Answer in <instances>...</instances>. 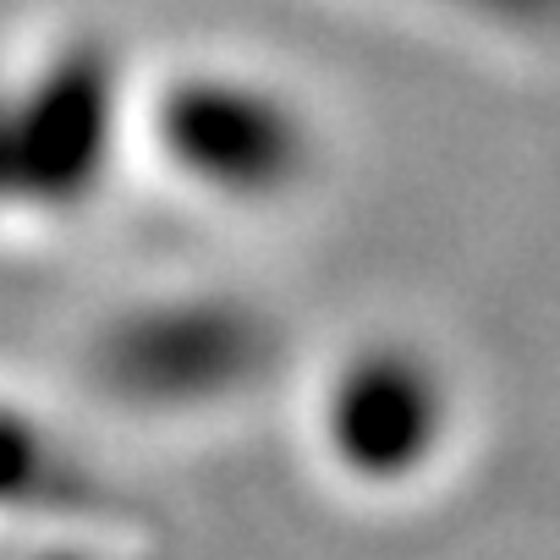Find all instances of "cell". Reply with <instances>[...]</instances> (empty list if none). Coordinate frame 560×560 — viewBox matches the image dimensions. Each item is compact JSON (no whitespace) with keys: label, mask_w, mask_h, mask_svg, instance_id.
<instances>
[{"label":"cell","mask_w":560,"mask_h":560,"mask_svg":"<svg viewBox=\"0 0 560 560\" xmlns=\"http://www.w3.org/2000/svg\"><path fill=\"white\" fill-rule=\"evenodd\" d=\"M160 165L214 209L264 214L314 187L325 165L319 121L287 89L247 72H187L143 110Z\"/></svg>","instance_id":"obj_1"},{"label":"cell","mask_w":560,"mask_h":560,"mask_svg":"<svg viewBox=\"0 0 560 560\" xmlns=\"http://www.w3.org/2000/svg\"><path fill=\"white\" fill-rule=\"evenodd\" d=\"M275 358L280 336L247 298L187 287L127 303L94 341V380L138 418H209L247 401Z\"/></svg>","instance_id":"obj_2"},{"label":"cell","mask_w":560,"mask_h":560,"mask_svg":"<svg viewBox=\"0 0 560 560\" xmlns=\"http://www.w3.org/2000/svg\"><path fill=\"white\" fill-rule=\"evenodd\" d=\"M456 429V380L418 341H358L325 369L314 390L319 462L363 494L418 489L451 456Z\"/></svg>","instance_id":"obj_3"},{"label":"cell","mask_w":560,"mask_h":560,"mask_svg":"<svg viewBox=\"0 0 560 560\" xmlns=\"http://www.w3.org/2000/svg\"><path fill=\"white\" fill-rule=\"evenodd\" d=\"M121 83L100 56H50L0 83V214L56 220L100 198L121 143Z\"/></svg>","instance_id":"obj_4"}]
</instances>
